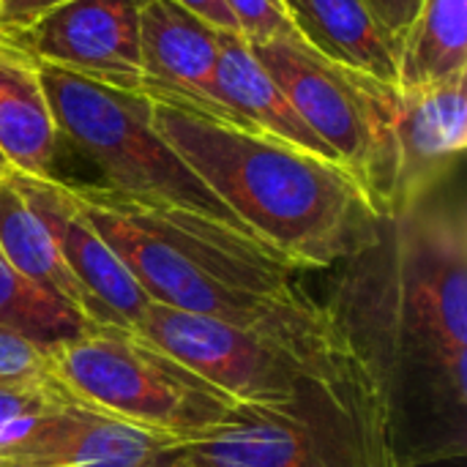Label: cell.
<instances>
[{
    "instance_id": "d6986e66",
    "label": "cell",
    "mask_w": 467,
    "mask_h": 467,
    "mask_svg": "<svg viewBox=\"0 0 467 467\" xmlns=\"http://www.w3.org/2000/svg\"><path fill=\"white\" fill-rule=\"evenodd\" d=\"M246 41H271L282 36H298L276 0H224Z\"/></svg>"
},
{
    "instance_id": "5bb4252c",
    "label": "cell",
    "mask_w": 467,
    "mask_h": 467,
    "mask_svg": "<svg viewBox=\"0 0 467 467\" xmlns=\"http://www.w3.org/2000/svg\"><path fill=\"white\" fill-rule=\"evenodd\" d=\"M216 99L244 126L337 161L331 148L306 126V120L296 112V107L282 93V88L274 82V77L257 63L246 38L238 33L219 30Z\"/></svg>"
},
{
    "instance_id": "6da1fadb",
    "label": "cell",
    "mask_w": 467,
    "mask_h": 467,
    "mask_svg": "<svg viewBox=\"0 0 467 467\" xmlns=\"http://www.w3.org/2000/svg\"><path fill=\"white\" fill-rule=\"evenodd\" d=\"M68 192L153 304L285 339L320 337L337 323L301 287V271L246 230L104 183Z\"/></svg>"
},
{
    "instance_id": "44dd1931",
    "label": "cell",
    "mask_w": 467,
    "mask_h": 467,
    "mask_svg": "<svg viewBox=\"0 0 467 467\" xmlns=\"http://www.w3.org/2000/svg\"><path fill=\"white\" fill-rule=\"evenodd\" d=\"M361 3L397 55L408 27L413 25V16H416L421 0H361Z\"/></svg>"
},
{
    "instance_id": "8fae6325",
    "label": "cell",
    "mask_w": 467,
    "mask_h": 467,
    "mask_svg": "<svg viewBox=\"0 0 467 467\" xmlns=\"http://www.w3.org/2000/svg\"><path fill=\"white\" fill-rule=\"evenodd\" d=\"M11 178L52 233L68 271L82 285V290L115 323L140 328L153 301L131 276L126 263L109 249V244L77 208L68 183L57 178H36L19 172H11Z\"/></svg>"
},
{
    "instance_id": "8992f818",
    "label": "cell",
    "mask_w": 467,
    "mask_h": 467,
    "mask_svg": "<svg viewBox=\"0 0 467 467\" xmlns=\"http://www.w3.org/2000/svg\"><path fill=\"white\" fill-rule=\"evenodd\" d=\"M435 189L391 219L397 309L405 339L457 408L467 400V222L460 197Z\"/></svg>"
},
{
    "instance_id": "ba28073f",
    "label": "cell",
    "mask_w": 467,
    "mask_h": 467,
    "mask_svg": "<svg viewBox=\"0 0 467 467\" xmlns=\"http://www.w3.org/2000/svg\"><path fill=\"white\" fill-rule=\"evenodd\" d=\"M142 5L145 0H66L8 36L38 63L137 93Z\"/></svg>"
},
{
    "instance_id": "3957f363",
    "label": "cell",
    "mask_w": 467,
    "mask_h": 467,
    "mask_svg": "<svg viewBox=\"0 0 467 467\" xmlns=\"http://www.w3.org/2000/svg\"><path fill=\"white\" fill-rule=\"evenodd\" d=\"M47 361L71 402L170 438L213 430L244 408L131 326L88 323Z\"/></svg>"
},
{
    "instance_id": "cb8c5ba5",
    "label": "cell",
    "mask_w": 467,
    "mask_h": 467,
    "mask_svg": "<svg viewBox=\"0 0 467 467\" xmlns=\"http://www.w3.org/2000/svg\"><path fill=\"white\" fill-rule=\"evenodd\" d=\"M8 172H14V170H11V167H8V161L0 156V178H3V175H8Z\"/></svg>"
},
{
    "instance_id": "5b68a950",
    "label": "cell",
    "mask_w": 467,
    "mask_h": 467,
    "mask_svg": "<svg viewBox=\"0 0 467 467\" xmlns=\"http://www.w3.org/2000/svg\"><path fill=\"white\" fill-rule=\"evenodd\" d=\"M306 126L361 183L386 222L397 183V88L315 52L301 36L246 41Z\"/></svg>"
},
{
    "instance_id": "52a82bcc",
    "label": "cell",
    "mask_w": 467,
    "mask_h": 467,
    "mask_svg": "<svg viewBox=\"0 0 467 467\" xmlns=\"http://www.w3.org/2000/svg\"><path fill=\"white\" fill-rule=\"evenodd\" d=\"M137 331L246 408L298 402L306 383L328 372L353 337L339 317L320 337L285 339L161 304H150Z\"/></svg>"
},
{
    "instance_id": "2e32d148",
    "label": "cell",
    "mask_w": 467,
    "mask_h": 467,
    "mask_svg": "<svg viewBox=\"0 0 467 467\" xmlns=\"http://www.w3.org/2000/svg\"><path fill=\"white\" fill-rule=\"evenodd\" d=\"M296 33L320 55L397 88V55L361 0H276Z\"/></svg>"
},
{
    "instance_id": "7402d4cb",
    "label": "cell",
    "mask_w": 467,
    "mask_h": 467,
    "mask_svg": "<svg viewBox=\"0 0 467 467\" xmlns=\"http://www.w3.org/2000/svg\"><path fill=\"white\" fill-rule=\"evenodd\" d=\"M66 0H0V33H14L30 25L47 8Z\"/></svg>"
},
{
    "instance_id": "9a60e30c",
    "label": "cell",
    "mask_w": 467,
    "mask_h": 467,
    "mask_svg": "<svg viewBox=\"0 0 467 467\" xmlns=\"http://www.w3.org/2000/svg\"><path fill=\"white\" fill-rule=\"evenodd\" d=\"M0 254L25 279L66 301L74 312H79L82 320L115 323L74 279L52 233L30 208L11 172L0 178Z\"/></svg>"
},
{
    "instance_id": "7a4b0ae2",
    "label": "cell",
    "mask_w": 467,
    "mask_h": 467,
    "mask_svg": "<svg viewBox=\"0 0 467 467\" xmlns=\"http://www.w3.org/2000/svg\"><path fill=\"white\" fill-rule=\"evenodd\" d=\"M150 115L238 222L296 271H323L380 244L389 222L342 164L167 104L150 101Z\"/></svg>"
},
{
    "instance_id": "9c48e42d",
    "label": "cell",
    "mask_w": 467,
    "mask_h": 467,
    "mask_svg": "<svg viewBox=\"0 0 467 467\" xmlns=\"http://www.w3.org/2000/svg\"><path fill=\"white\" fill-rule=\"evenodd\" d=\"M216 27L175 0H145L140 14V96L153 104L244 126L216 99Z\"/></svg>"
},
{
    "instance_id": "e0dca14e",
    "label": "cell",
    "mask_w": 467,
    "mask_h": 467,
    "mask_svg": "<svg viewBox=\"0 0 467 467\" xmlns=\"http://www.w3.org/2000/svg\"><path fill=\"white\" fill-rule=\"evenodd\" d=\"M467 74V0H421L397 49V88H427Z\"/></svg>"
},
{
    "instance_id": "30bf717a",
    "label": "cell",
    "mask_w": 467,
    "mask_h": 467,
    "mask_svg": "<svg viewBox=\"0 0 467 467\" xmlns=\"http://www.w3.org/2000/svg\"><path fill=\"white\" fill-rule=\"evenodd\" d=\"M465 150L467 74L427 88H397L394 216L441 189Z\"/></svg>"
},
{
    "instance_id": "277c9868",
    "label": "cell",
    "mask_w": 467,
    "mask_h": 467,
    "mask_svg": "<svg viewBox=\"0 0 467 467\" xmlns=\"http://www.w3.org/2000/svg\"><path fill=\"white\" fill-rule=\"evenodd\" d=\"M38 71L60 137L101 170L104 186L246 230L159 134L145 96L85 79L49 63H38Z\"/></svg>"
},
{
    "instance_id": "ffe728a7",
    "label": "cell",
    "mask_w": 467,
    "mask_h": 467,
    "mask_svg": "<svg viewBox=\"0 0 467 467\" xmlns=\"http://www.w3.org/2000/svg\"><path fill=\"white\" fill-rule=\"evenodd\" d=\"M52 378L47 350L22 334L0 326V380H47Z\"/></svg>"
},
{
    "instance_id": "603a6c76",
    "label": "cell",
    "mask_w": 467,
    "mask_h": 467,
    "mask_svg": "<svg viewBox=\"0 0 467 467\" xmlns=\"http://www.w3.org/2000/svg\"><path fill=\"white\" fill-rule=\"evenodd\" d=\"M178 5H183L186 11H192L194 16H200L202 22H208L211 27L222 30V33H238V22L230 14V8L224 5V0H175Z\"/></svg>"
},
{
    "instance_id": "ac0fdd59",
    "label": "cell",
    "mask_w": 467,
    "mask_h": 467,
    "mask_svg": "<svg viewBox=\"0 0 467 467\" xmlns=\"http://www.w3.org/2000/svg\"><path fill=\"white\" fill-rule=\"evenodd\" d=\"M0 326L49 350L77 337L88 326V320H82L79 312H74L57 296L25 279L0 254Z\"/></svg>"
},
{
    "instance_id": "4fadbf2b",
    "label": "cell",
    "mask_w": 467,
    "mask_h": 467,
    "mask_svg": "<svg viewBox=\"0 0 467 467\" xmlns=\"http://www.w3.org/2000/svg\"><path fill=\"white\" fill-rule=\"evenodd\" d=\"M60 140L38 60L14 36L0 33V156L19 175L55 178Z\"/></svg>"
},
{
    "instance_id": "7c38bea8",
    "label": "cell",
    "mask_w": 467,
    "mask_h": 467,
    "mask_svg": "<svg viewBox=\"0 0 467 467\" xmlns=\"http://www.w3.org/2000/svg\"><path fill=\"white\" fill-rule=\"evenodd\" d=\"M172 438L82 405L41 413L11 443L0 467H145Z\"/></svg>"
}]
</instances>
